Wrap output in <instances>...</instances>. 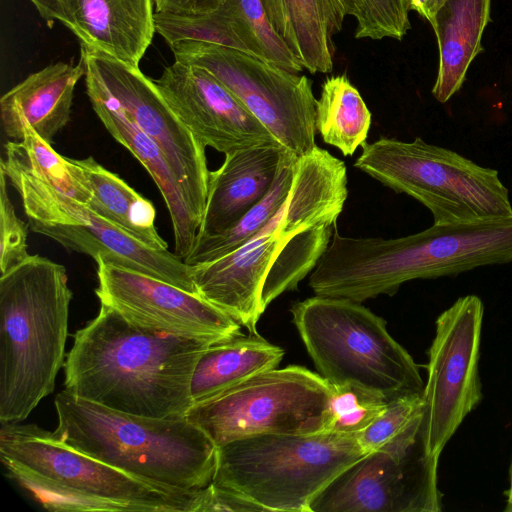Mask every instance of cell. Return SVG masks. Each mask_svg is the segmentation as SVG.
Returning a JSON list of instances; mask_svg holds the SVG:
<instances>
[{
  "label": "cell",
  "instance_id": "cell-9",
  "mask_svg": "<svg viewBox=\"0 0 512 512\" xmlns=\"http://www.w3.org/2000/svg\"><path fill=\"white\" fill-rule=\"evenodd\" d=\"M18 192L29 228L69 251L97 257L196 293L193 266L175 253L144 245L46 180L1 159Z\"/></svg>",
  "mask_w": 512,
  "mask_h": 512
},
{
  "label": "cell",
  "instance_id": "cell-26",
  "mask_svg": "<svg viewBox=\"0 0 512 512\" xmlns=\"http://www.w3.org/2000/svg\"><path fill=\"white\" fill-rule=\"evenodd\" d=\"M298 158L286 149L275 181L266 196L229 229L197 238L184 258L185 263L193 266L217 260L239 248L261 230L289 195Z\"/></svg>",
  "mask_w": 512,
  "mask_h": 512
},
{
  "label": "cell",
  "instance_id": "cell-25",
  "mask_svg": "<svg viewBox=\"0 0 512 512\" xmlns=\"http://www.w3.org/2000/svg\"><path fill=\"white\" fill-rule=\"evenodd\" d=\"M371 112L345 74L328 77L315 104V127L322 140L351 156L367 139Z\"/></svg>",
  "mask_w": 512,
  "mask_h": 512
},
{
  "label": "cell",
  "instance_id": "cell-32",
  "mask_svg": "<svg viewBox=\"0 0 512 512\" xmlns=\"http://www.w3.org/2000/svg\"><path fill=\"white\" fill-rule=\"evenodd\" d=\"M357 39L401 40L411 28L408 9L401 0H352Z\"/></svg>",
  "mask_w": 512,
  "mask_h": 512
},
{
  "label": "cell",
  "instance_id": "cell-4",
  "mask_svg": "<svg viewBox=\"0 0 512 512\" xmlns=\"http://www.w3.org/2000/svg\"><path fill=\"white\" fill-rule=\"evenodd\" d=\"M73 292L66 268L40 255L0 277V422L26 419L64 366Z\"/></svg>",
  "mask_w": 512,
  "mask_h": 512
},
{
  "label": "cell",
  "instance_id": "cell-15",
  "mask_svg": "<svg viewBox=\"0 0 512 512\" xmlns=\"http://www.w3.org/2000/svg\"><path fill=\"white\" fill-rule=\"evenodd\" d=\"M95 261L100 305L133 324L208 344L242 334L237 321L196 293L102 257Z\"/></svg>",
  "mask_w": 512,
  "mask_h": 512
},
{
  "label": "cell",
  "instance_id": "cell-31",
  "mask_svg": "<svg viewBox=\"0 0 512 512\" xmlns=\"http://www.w3.org/2000/svg\"><path fill=\"white\" fill-rule=\"evenodd\" d=\"M387 402L381 394L358 385L332 387L328 431L359 433L379 416Z\"/></svg>",
  "mask_w": 512,
  "mask_h": 512
},
{
  "label": "cell",
  "instance_id": "cell-3",
  "mask_svg": "<svg viewBox=\"0 0 512 512\" xmlns=\"http://www.w3.org/2000/svg\"><path fill=\"white\" fill-rule=\"evenodd\" d=\"M52 435L73 449L167 492L190 495L206 488L217 465V446L187 417L129 414L75 396H55Z\"/></svg>",
  "mask_w": 512,
  "mask_h": 512
},
{
  "label": "cell",
  "instance_id": "cell-5",
  "mask_svg": "<svg viewBox=\"0 0 512 512\" xmlns=\"http://www.w3.org/2000/svg\"><path fill=\"white\" fill-rule=\"evenodd\" d=\"M293 323L320 376L331 387L354 384L388 401L423 396L419 367L360 302L315 295L291 308Z\"/></svg>",
  "mask_w": 512,
  "mask_h": 512
},
{
  "label": "cell",
  "instance_id": "cell-13",
  "mask_svg": "<svg viewBox=\"0 0 512 512\" xmlns=\"http://www.w3.org/2000/svg\"><path fill=\"white\" fill-rule=\"evenodd\" d=\"M0 458L77 491L123 504L129 511L197 512L200 491L167 492L79 452L35 424L0 422Z\"/></svg>",
  "mask_w": 512,
  "mask_h": 512
},
{
  "label": "cell",
  "instance_id": "cell-39",
  "mask_svg": "<svg viewBox=\"0 0 512 512\" xmlns=\"http://www.w3.org/2000/svg\"><path fill=\"white\" fill-rule=\"evenodd\" d=\"M507 494V505L505 508V511L512 512V465H511V471H510V486L509 489L506 492Z\"/></svg>",
  "mask_w": 512,
  "mask_h": 512
},
{
  "label": "cell",
  "instance_id": "cell-18",
  "mask_svg": "<svg viewBox=\"0 0 512 512\" xmlns=\"http://www.w3.org/2000/svg\"><path fill=\"white\" fill-rule=\"evenodd\" d=\"M62 23L81 45L132 66L150 46L155 31L153 0H60Z\"/></svg>",
  "mask_w": 512,
  "mask_h": 512
},
{
  "label": "cell",
  "instance_id": "cell-30",
  "mask_svg": "<svg viewBox=\"0 0 512 512\" xmlns=\"http://www.w3.org/2000/svg\"><path fill=\"white\" fill-rule=\"evenodd\" d=\"M8 476L50 511H129L123 504L86 494L39 475L26 467L0 458Z\"/></svg>",
  "mask_w": 512,
  "mask_h": 512
},
{
  "label": "cell",
  "instance_id": "cell-12",
  "mask_svg": "<svg viewBox=\"0 0 512 512\" xmlns=\"http://www.w3.org/2000/svg\"><path fill=\"white\" fill-rule=\"evenodd\" d=\"M483 313L481 299L467 295L436 320L428 352L422 423L428 452L437 458L482 399L478 363Z\"/></svg>",
  "mask_w": 512,
  "mask_h": 512
},
{
  "label": "cell",
  "instance_id": "cell-27",
  "mask_svg": "<svg viewBox=\"0 0 512 512\" xmlns=\"http://www.w3.org/2000/svg\"><path fill=\"white\" fill-rule=\"evenodd\" d=\"M4 148L5 164L46 180L86 206L90 202L92 193L75 159L56 152L31 126L24 127L21 140L8 141Z\"/></svg>",
  "mask_w": 512,
  "mask_h": 512
},
{
  "label": "cell",
  "instance_id": "cell-21",
  "mask_svg": "<svg viewBox=\"0 0 512 512\" xmlns=\"http://www.w3.org/2000/svg\"><path fill=\"white\" fill-rule=\"evenodd\" d=\"M268 19L310 73L333 69L335 44L347 15L352 16V0H261Z\"/></svg>",
  "mask_w": 512,
  "mask_h": 512
},
{
  "label": "cell",
  "instance_id": "cell-24",
  "mask_svg": "<svg viewBox=\"0 0 512 512\" xmlns=\"http://www.w3.org/2000/svg\"><path fill=\"white\" fill-rule=\"evenodd\" d=\"M75 161L92 193L87 205L92 212L148 247L157 250L168 249L167 242L156 229V210L151 201L93 157Z\"/></svg>",
  "mask_w": 512,
  "mask_h": 512
},
{
  "label": "cell",
  "instance_id": "cell-7",
  "mask_svg": "<svg viewBox=\"0 0 512 512\" xmlns=\"http://www.w3.org/2000/svg\"><path fill=\"white\" fill-rule=\"evenodd\" d=\"M361 147L354 166L427 207L433 224L512 217L509 191L495 169L421 137H381Z\"/></svg>",
  "mask_w": 512,
  "mask_h": 512
},
{
  "label": "cell",
  "instance_id": "cell-14",
  "mask_svg": "<svg viewBox=\"0 0 512 512\" xmlns=\"http://www.w3.org/2000/svg\"><path fill=\"white\" fill-rule=\"evenodd\" d=\"M81 62L85 76L100 84L126 116L159 146L201 223L210 173L206 147L172 110L154 80L139 67L83 45Z\"/></svg>",
  "mask_w": 512,
  "mask_h": 512
},
{
  "label": "cell",
  "instance_id": "cell-8",
  "mask_svg": "<svg viewBox=\"0 0 512 512\" xmlns=\"http://www.w3.org/2000/svg\"><path fill=\"white\" fill-rule=\"evenodd\" d=\"M331 397V385L318 373L288 365L193 404L186 417L219 447L254 435L328 431Z\"/></svg>",
  "mask_w": 512,
  "mask_h": 512
},
{
  "label": "cell",
  "instance_id": "cell-11",
  "mask_svg": "<svg viewBox=\"0 0 512 512\" xmlns=\"http://www.w3.org/2000/svg\"><path fill=\"white\" fill-rule=\"evenodd\" d=\"M170 48L175 61L213 74L297 157L316 147V98L307 76L231 48L187 41Z\"/></svg>",
  "mask_w": 512,
  "mask_h": 512
},
{
  "label": "cell",
  "instance_id": "cell-10",
  "mask_svg": "<svg viewBox=\"0 0 512 512\" xmlns=\"http://www.w3.org/2000/svg\"><path fill=\"white\" fill-rule=\"evenodd\" d=\"M438 460L428 452L421 414L339 473L312 500L310 512H439Z\"/></svg>",
  "mask_w": 512,
  "mask_h": 512
},
{
  "label": "cell",
  "instance_id": "cell-22",
  "mask_svg": "<svg viewBox=\"0 0 512 512\" xmlns=\"http://www.w3.org/2000/svg\"><path fill=\"white\" fill-rule=\"evenodd\" d=\"M491 0H438L429 20L437 37L439 68L432 94L447 102L464 83L468 67L483 50Z\"/></svg>",
  "mask_w": 512,
  "mask_h": 512
},
{
  "label": "cell",
  "instance_id": "cell-19",
  "mask_svg": "<svg viewBox=\"0 0 512 512\" xmlns=\"http://www.w3.org/2000/svg\"><path fill=\"white\" fill-rule=\"evenodd\" d=\"M85 85L92 108L104 127L134 155L157 185L170 215L174 253L184 260L195 243L200 221L188 205L163 152L126 116L100 84L85 76Z\"/></svg>",
  "mask_w": 512,
  "mask_h": 512
},
{
  "label": "cell",
  "instance_id": "cell-2",
  "mask_svg": "<svg viewBox=\"0 0 512 512\" xmlns=\"http://www.w3.org/2000/svg\"><path fill=\"white\" fill-rule=\"evenodd\" d=\"M208 344L133 324L100 305L74 334L65 390L108 408L146 417H186L191 380Z\"/></svg>",
  "mask_w": 512,
  "mask_h": 512
},
{
  "label": "cell",
  "instance_id": "cell-38",
  "mask_svg": "<svg viewBox=\"0 0 512 512\" xmlns=\"http://www.w3.org/2000/svg\"><path fill=\"white\" fill-rule=\"evenodd\" d=\"M408 11H416L421 17L431 18L432 12L438 0H401Z\"/></svg>",
  "mask_w": 512,
  "mask_h": 512
},
{
  "label": "cell",
  "instance_id": "cell-17",
  "mask_svg": "<svg viewBox=\"0 0 512 512\" xmlns=\"http://www.w3.org/2000/svg\"><path fill=\"white\" fill-rule=\"evenodd\" d=\"M285 151L277 144L225 154L222 165L209 173L206 205L196 239L229 229L262 200L275 181Z\"/></svg>",
  "mask_w": 512,
  "mask_h": 512
},
{
  "label": "cell",
  "instance_id": "cell-36",
  "mask_svg": "<svg viewBox=\"0 0 512 512\" xmlns=\"http://www.w3.org/2000/svg\"><path fill=\"white\" fill-rule=\"evenodd\" d=\"M223 0H153L156 11L177 14H204L219 7Z\"/></svg>",
  "mask_w": 512,
  "mask_h": 512
},
{
  "label": "cell",
  "instance_id": "cell-29",
  "mask_svg": "<svg viewBox=\"0 0 512 512\" xmlns=\"http://www.w3.org/2000/svg\"><path fill=\"white\" fill-rule=\"evenodd\" d=\"M154 26L155 31L169 46L183 41L199 42L249 54L247 47L237 35L232 20L221 7L204 14L156 11Z\"/></svg>",
  "mask_w": 512,
  "mask_h": 512
},
{
  "label": "cell",
  "instance_id": "cell-6",
  "mask_svg": "<svg viewBox=\"0 0 512 512\" xmlns=\"http://www.w3.org/2000/svg\"><path fill=\"white\" fill-rule=\"evenodd\" d=\"M366 454L357 433L254 435L217 447L212 482L267 512H310L315 496Z\"/></svg>",
  "mask_w": 512,
  "mask_h": 512
},
{
  "label": "cell",
  "instance_id": "cell-33",
  "mask_svg": "<svg viewBox=\"0 0 512 512\" xmlns=\"http://www.w3.org/2000/svg\"><path fill=\"white\" fill-rule=\"evenodd\" d=\"M423 412V396H404L387 402L379 416L364 430L357 433L366 453L389 443Z\"/></svg>",
  "mask_w": 512,
  "mask_h": 512
},
{
  "label": "cell",
  "instance_id": "cell-20",
  "mask_svg": "<svg viewBox=\"0 0 512 512\" xmlns=\"http://www.w3.org/2000/svg\"><path fill=\"white\" fill-rule=\"evenodd\" d=\"M83 75L81 61L78 65L58 62L30 74L6 92L0 100L6 136L21 140L28 125L52 144L70 121L74 90Z\"/></svg>",
  "mask_w": 512,
  "mask_h": 512
},
{
  "label": "cell",
  "instance_id": "cell-35",
  "mask_svg": "<svg viewBox=\"0 0 512 512\" xmlns=\"http://www.w3.org/2000/svg\"><path fill=\"white\" fill-rule=\"evenodd\" d=\"M267 512L243 494L211 482L201 490L197 512Z\"/></svg>",
  "mask_w": 512,
  "mask_h": 512
},
{
  "label": "cell",
  "instance_id": "cell-1",
  "mask_svg": "<svg viewBox=\"0 0 512 512\" xmlns=\"http://www.w3.org/2000/svg\"><path fill=\"white\" fill-rule=\"evenodd\" d=\"M344 161L316 147L299 157L291 190L266 225L239 248L193 265L203 299L252 334L267 306L297 290L327 250L348 197Z\"/></svg>",
  "mask_w": 512,
  "mask_h": 512
},
{
  "label": "cell",
  "instance_id": "cell-23",
  "mask_svg": "<svg viewBox=\"0 0 512 512\" xmlns=\"http://www.w3.org/2000/svg\"><path fill=\"white\" fill-rule=\"evenodd\" d=\"M285 352L257 334L212 344L198 359L191 380L193 404L213 398L250 377L277 368Z\"/></svg>",
  "mask_w": 512,
  "mask_h": 512
},
{
  "label": "cell",
  "instance_id": "cell-16",
  "mask_svg": "<svg viewBox=\"0 0 512 512\" xmlns=\"http://www.w3.org/2000/svg\"><path fill=\"white\" fill-rule=\"evenodd\" d=\"M154 82L205 147L227 154L280 144L221 81L202 67L174 61Z\"/></svg>",
  "mask_w": 512,
  "mask_h": 512
},
{
  "label": "cell",
  "instance_id": "cell-28",
  "mask_svg": "<svg viewBox=\"0 0 512 512\" xmlns=\"http://www.w3.org/2000/svg\"><path fill=\"white\" fill-rule=\"evenodd\" d=\"M219 7L232 20L250 55L291 72L304 70L272 27L261 0H223Z\"/></svg>",
  "mask_w": 512,
  "mask_h": 512
},
{
  "label": "cell",
  "instance_id": "cell-34",
  "mask_svg": "<svg viewBox=\"0 0 512 512\" xmlns=\"http://www.w3.org/2000/svg\"><path fill=\"white\" fill-rule=\"evenodd\" d=\"M8 179L0 166V269L1 275L24 263L27 249V226L17 216L7 189Z\"/></svg>",
  "mask_w": 512,
  "mask_h": 512
},
{
  "label": "cell",
  "instance_id": "cell-37",
  "mask_svg": "<svg viewBox=\"0 0 512 512\" xmlns=\"http://www.w3.org/2000/svg\"><path fill=\"white\" fill-rule=\"evenodd\" d=\"M41 17L52 26L54 21L62 22V10L60 0H30Z\"/></svg>",
  "mask_w": 512,
  "mask_h": 512
}]
</instances>
